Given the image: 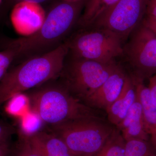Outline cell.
<instances>
[{
    "label": "cell",
    "instance_id": "obj_1",
    "mask_svg": "<svg viewBox=\"0 0 156 156\" xmlns=\"http://www.w3.org/2000/svg\"><path fill=\"white\" fill-rule=\"evenodd\" d=\"M85 2L62 1L57 3L47 14L44 24L37 33L9 42L16 51L17 60L23 61L45 54L65 42L66 37L77 26Z\"/></svg>",
    "mask_w": 156,
    "mask_h": 156
},
{
    "label": "cell",
    "instance_id": "obj_2",
    "mask_svg": "<svg viewBox=\"0 0 156 156\" xmlns=\"http://www.w3.org/2000/svg\"><path fill=\"white\" fill-rule=\"evenodd\" d=\"M69 53L67 41L52 51L26 59L0 81V105L14 95L59 76Z\"/></svg>",
    "mask_w": 156,
    "mask_h": 156
},
{
    "label": "cell",
    "instance_id": "obj_3",
    "mask_svg": "<svg viewBox=\"0 0 156 156\" xmlns=\"http://www.w3.org/2000/svg\"><path fill=\"white\" fill-rule=\"evenodd\" d=\"M33 111L51 126L91 117H99L94 109L73 96L60 83L46 85L31 93Z\"/></svg>",
    "mask_w": 156,
    "mask_h": 156
},
{
    "label": "cell",
    "instance_id": "obj_4",
    "mask_svg": "<svg viewBox=\"0 0 156 156\" xmlns=\"http://www.w3.org/2000/svg\"><path fill=\"white\" fill-rule=\"evenodd\" d=\"M53 133L65 143L75 156H93L103 147L115 126L99 117L51 126Z\"/></svg>",
    "mask_w": 156,
    "mask_h": 156
},
{
    "label": "cell",
    "instance_id": "obj_5",
    "mask_svg": "<svg viewBox=\"0 0 156 156\" xmlns=\"http://www.w3.org/2000/svg\"><path fill=\"white\" fill-rule=\"evenodd\" d=\"M119 64L104 63L70 56L59 76L61 83L73 96L84 103L107 80Z\"/></svg>",
    "mask_w": 156,
    "mask_h": 156
},
{
    "label": "cell",
    "instance_id": "obj_6",
    "mask_svg": "<svg viewBox=\"0 0 156 156\" xmlns=\"http://www.w3.org/2000/svg\"><path fill=\"white\" fill-rule=\"evenodd\" d=\"M67 42L68 55L74 58L108 63L123 56L124 41L107 30H79Z\"/></svg>",
    "mask_w": 156,
    "mask_h": 156
},
{
    "label": "cell",
    "instance_id": "obj_7",
    "mask_svg": "<svg viewBox=\"0 0 156 156\" xmlns=\"http://www.w3.org/2000/svg\"><path fill=\"white\" fill-rule=\"evenodd\" d=\"M129 37L123 56L131 69L130 75L144 81L156 74V35L143 20Z\"/></svg>",
    "mask_w": 156,
    "mask_h": 156
},
{
    "label": "cell",
    "instance_id": "obj_8",
    "mask_svg": "<svg viewBox=\"0 0 156 156\" xmlns=\"http://www.w3.org/2000/svg\"><path fill=\"white\" fill-rule=\"evenodd\" d=\"M147 1L119 0L101 14L87 29L107 30L125 41L142 22L145 17Z\"/></svg>",
    "mask_w": 156,
    "mask_h": 156
},
{
    "label": "cell",
    "instance_id": "obj_9",
    "mask_svg": "<svg viewBox=\"0 0 156 156\" xmlns=\"http://www.w3.org/2000/svg\"><path fill=\"white\" fill-rule=\"evenodd\" d=\"M47 14L41 4L22 1L13 6L10 14L12 27L23 37L35 34L44 24Z\"/></svg>",
    "mask_w": 156,
    "mask_h": 156
},
{
    "label": "cell",
    "instance_id": "obj_10",
    "mask_svg": "<svg viewBox=\"0 0 156 156\" xmlns=\"http://www.w3.org/2000/svg\"><path fill=\"white\" fill-rule=\"evenodd\" d=\"M127 74L119 65L107 80L85 101L84 104L94 109L106 111L119 96Z\"/></svg>",
    "mask_w": 156,
    "mask_h": 156
},
{
    "label": "cell",
    "instance_id": "obj_11",
    "mask_svg": "<svg viewBox=\"0 0 156 156\" xmlns=\"http://www.w3.org/2000/svg\"><path fill=\"white\" fill-rule=\"evenodd\" d=\"M115 127L125 141L134 139L149 141L150 136L146 130L141 105L137 97L126 116Z\"/></svg>",
    "mask_w": 156,
    "mask_h": 156
},
{
    "label": "cell",
    "instance_id": "obj_12",
    "mask_svg": "<svg viewBox=\"0 0 156 156\" xmlns=\"http://www.w3.org/2000/svg\"><path fill=\"white\" fill-rule=\"evenodd\" d=\"M136 98L135 82L128 74L119 96L105 111L108 122L115 126L118 125L126 116Z\"/></svg>",
    "mask_w": 156,
    "mask_h": 156
},
{
    "label": "cell",
    "instance_id": "obj_13",
    "mask_svg": "<svg viewBox=\"0 0 156 156\" xmlns=\"http://www.w3.org/2000/svg\"><path fill=\"white\" fill-rule=\"evenodd\" d=\"M29 137L42 156H75L64 141L53 133L40 131Z\"/></svg>",
    "mask_w": 156,
    "mask_h": 156
},
{
    "label": "cell",
    "instance_id": "obj_14",
    "mask_svg": "<svg viewBox=\"0 0 156 156\" xmlns=\"http://www.w3.org/2000/svg\"><path fill=\"white\" fill-rule=\"evenodd\" d=\"M132 78L136 85L137 98L141 105L146 130L150 136L156 132V107L144 81Z\"/></svg>",
    "mask_w": 156,
    "mask_h": 156
},
{
    "label": "cell",
    "instance_id": "obj_15",
    "mask_svg": "<svg viewBox=\"0 0 156 156\" xmlns=\"http://www.w3.org/2000/svg\"><path fill=\"white\" fill-rule=\"evenodd\" d=\"M119 0H87L84 11L78 20L77 26L80 30L86 29L92 25L95 20Z\"/></svg>",
    "mask_w": 156,
    "mask_h": 156
},
{
    "label": "cell",
    "instance_id": "obj_16",
    "mask_svg": "<svg viewBox=\"0 0 156 156\" xmlns=\"http://www.w3.org/2000/svg\"><path fill=\"white\" fill-rule=\"evenodd\" d=\"M125 143L122 134L115 127L103 147L93 156H124Z\"/></svg>",
    "mask_w": 156,
    "mask_h": 156
},
{
    "label": "cell",
    "instance_id": "obj_17",
    "mask_svg": "<svg viewBox=\"0 0 156 156\" xmlns=\"http://www.w3.org/2000/svg\"><path fill=\"white\" fill-rule=\"evenodd\" d=\"M153 148L147 140H129L125 143L124 156H151L154 154Z\"/></svg>",
    "mask_w": 156,
    "mask_h": 156
},
{
    "label": "cell",
    "instance_id": "obj_18",
    "mask_svg": "<svg viewBox=\"0 0 156 156\" xmlns=\"http://www.w3.org/2000/svg\"><path fill=\"white\" fill-rule=\"evenodd\" d=\"M43 122L38 115L34 112L30 111L21 117L22 135L30 136L39 132Z\"/></svg>",
    "mask_w": 156,
    "mask_h": 156
},
{
    "label": "cell",
    "instance_id": "obj_19",
    "mask_svg": "<svg viewBox=\"0 0 156 156\" xmlns=\"http://www.w3.org/2000/svg\"><path fill=\"white\" fill-rule=\"evenodd\" d=\"M10 100L7 110L11 115L21 118L30 111V99L23 93L14 95Z\"/></svg>",
    "mask_w": 156,
    "mask_h": 156
},
{
    "label": "cell",
    "instance_id": "obj_20",
    "mask_svg": "<svg viewBox=\"0 0 156 156\" xmlns=\"http://www.w3.org/2000/svg\"><path fill=\"white\" fill-rule=\"evenodd\" d=\"M16 60V51L9 43L5 49L0 51V81L9 71L11 64Z\"/></svg>",
    "mask_w": 156,
    "mask_h": 156
},
{
    "label": "cell",
    "instance_id": "obj_21",
    "mask_svg": "<svg viewBox=\"0 0 156 156\" xmlns=\"http://www.w3.org/2000/svg\"><path fill=\"white\" fill-rule=\"evenodd\" d=\"M14 153V156H42L29 136L22 134Z\"/></svg>",
    "mask_w": 156,
    "mask_h": 156
},
{
    "label": "cell",
    "instance_id": "obj_22",
    "mask_svg": "<svg viewBox=\"0 0 156 156\" xmlns=\"http://www.w3.org/2000/svg\"><path fill=\"white\" fill-rule=\"evenodd\" d=\"M144 19L156 21V0H147Z\"/></svg>",
    "mask_w": 156,
    "mask_h": 156
},
{
    "label": "cell",
    "instance_id": "obj_23",
    "mask_svg": "<svg viewBox=\"0 0 156 156\" xmlns=\"http://www.w3.org/2000/svg\"><path fill=\"white\" fill-rule=\"evenodd\" d=\"M14 132V128L13 127L0 123V142L9 140L10 136Z\"/></svg>",
    "mask_w": 156,
    "mask_h": 156
},
{
    "label": "cell",
    "instance_id": "obj_24",
    "mask_svg": "<svg viewBox=\"0 0 156 156\" xmlns=\"http://www.w3.org/2000/svg\"><path fill=\"white\" fill-rule=\"evenodd\" d=\"M152 100L156 107V74L149 79L148 86Z\"/></svg>",
    "mask_w": 156,
    "mask_h": 156
},
{
    "label": "cell",
    "instance_id": "obj_25",
    "mask_svg": "<svg viewBox=\"0 0 156 156\" xmlns=\"http://www.w3.org/2000/svg\"><path fill=\"white\" fill-rule=\"evenodd\" d=\"M11 153L9 140L0 142V156H9Z\"/></svg>",
    "mask_w": 156,
    "mask_h": 156
},
{
    "label": "cell",
    "instance_id": "obj_26",
    "mask_svg": "<svg viewBox=\"0 0 156 156\" xmlns=\"http://www.w3.org/2000/svg\"><path fill=\"white\" fill-rule=\"evenodd\" d=\"M144 23L152 30L156 35V21L144 19Z\"/></svg>",
    "mask_w": 156,
    "mask_h": 156
},
{
    "label": "cell",
    "instance_id": "obj_27",
    "mask_svg": "<svg viewBox=\"0 0 156 156\" xmlns=\"http://www.w3.org/2000/svg\"><path fill=\"white\" fill-rule=\"evenodd\" d=\"M8 3L10 4H14V5L16 3L22 1H29V2H34L41 4V3L46 2L49 0H7Z\"/></svg>",
    "mask_w": 156,
    "mask_h": 156
},
{
    "label": "cell",
    "instance_id": "obj_28",
    "mask_svg": "<svg viewBox=\"0 0 156 156\" xmlns=\"http://www.w3.org/2000/svg\"><path fill=\"white\" fill-rule=\"evenodd\" d=\"M150 139L151 144L152 145L153 147L156 150V132L150 135Z\"/></svg>",
    "mask_w": 156,
    "mask_h": 156
},
{
    "label": "cell",
    "instance_id": "obj_29",
    "mask_svg": "<svg viewBox=\"0 0 156 156\" xmlns=\"http://www.w3.org/2000/svg\"><path fill=\"white\" fill-rule=\"evenodd\" d=\"M3 0H0V5H1V3H2V2Z\"/></svg>",
    "mask_w": 156,
    "mask_h": 156
},
{
    "label": "cell",
    "instance_id": "obj_30",
    "mask_svg": "<svg viewBox=\"0 0 156 156\" xmlns=\"http://www.w3.org/2000/svg\"><path fill=\"white\" fill-rule=\"evenodd\" d=\"M151 156H156V155L155 154H153Z\"/></svg>",
    "mask_w": 156,
    "mask_h": 156
}]
</instances>
